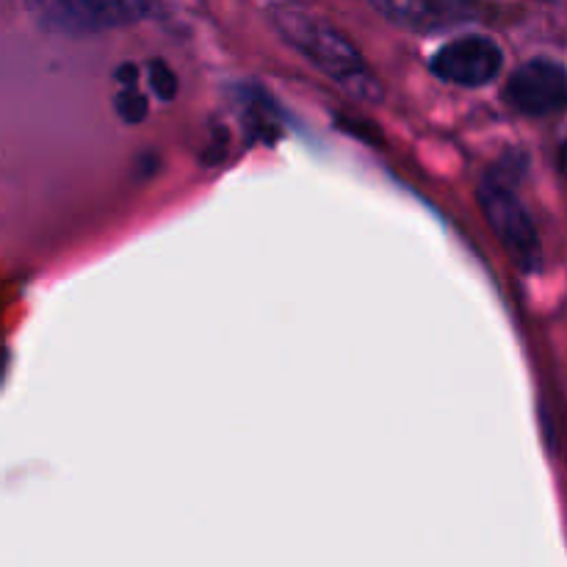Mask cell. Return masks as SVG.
Listing matches in <instances>:
<instances>
[{
  "mask_svg": "<svg viewBox=\"0 0 567 567\" xmlns=\"http://www.w3.org/2000/svg\"><path fill=\"white\" fill-rule=\"evenodd\" d=\"M271 22H275L282 42L291 44L313 70L330 78L341 92L360 100V103H382V97H385L382 81L371 70L369 61L363 59V53L354 48L352 39L338 31L332 22L313 14V11L299 9V6H277L271 11Z\"/></svg>",
  "mask_w": 567,
  "mask_h": 567,
  "instance_id": "obj_1",
  "label": "cell"
},
{
  "mask_svg": "<svg viewBox=\"0 0 567 567\" xmlns=\"http://www.w3.org/2000/svg\"><path fill=\"white\" fill-rule=\"evenodd\" d=\"M153 0H28V11L50 33L94 37L133 25L150 14Z\"/></svg>",
  "mask_w": 567,
  "mask_h": 567,
  "instance_id": "obj_2",
  "label": "cell"
},
{
  "mask_svg": "<svg viewBox=\"0 0 567 567\" xmlns=\"http://www.w3.org/2000/svg\"><path fill=\"white\" fill-rule=\"evenodd\" d=\"M480 205L485 210V219L491 230L496 233L498 244L507 249L515 266L524 271H537L543 266V247L537 227L532 221L529 210L518 199V194L502 181V177H487L480 186Z\"/></svg>",
  "mask_w": 567,
  "mask_h": 567,
  "instance_id": "obj_3",
  "label": "cell"
},
{
  "mask_svg": "<svg viewBox=\"0 0 567 567\" xmlns=\"http://www.w3.org/2000/svg\"><path fill=\"white\" fill-rule=\"evenodd\" d=\"M504 66V53L496 39L468 33L443 44L430 61L432 75L443 83L465 89H480L496 81Z\"/></svg>",
  "mask_w": 567,
  "mask_h": 567,
  "instance_id": "obj_4",
  "label": "cell"
},
{
  "mask_svg": "<svg viewBox=\"0 0 567 567\" xmlns=\"http://www.w3.org/2000/svg\"><path fill=\"white\" fill-rule=\"evenodd\" d=\"M504 97L518 114H554L567 103V70L554 59L526 61L509 75Z\"/></svg>",
  "mask_w": 567,
  "mask_h": 567,
  "instance_id": "obj_5",
  "label": "cell"
},
{
  "mask_svg": "<svg viewBox=\"0 0 567 567\" xmlns=\"http://www.w3.org/2000/svg\"><path fill=\"white\" fill-rule=\"evenodd\" d=\"M385 20L410 31H432L454 20L449 0H369Z\"/></svg>",
  "mask_w": 567,
  "mask_h": 567,
  "instance_id": "obj_6",
  "label": "cell"
},
{
  "mask_svg": "<svg viewBox=\"0 0 567 567\" xmlns=\"http://www.w3.org/2000/svg\"><path fill=\"white\" fill-rule=\"evenodd\" d=\"M147 83H150V89H153V94L161 100V103H172V100L177 97V89H181V83H177V72L172 70V66L166 64L164 59L150 61V64H147Z\"/></svg>",
  "mask_w": 567,
  "mask_h": 567,
  "instance_id": "obj_7",
  "label": "cell"
},
{
  "mask_svg": "<svg viewBox=\"0 0 567 567\" xmlns=\"http://www.w3.org/2000/svg\"><path fill=\"white\" fill-rule=\"evenodd\" d=\"M114 111L125 125H138L147 120V97L136 86H122L114 97Z\"/></svg>",
  "mask_w": 567,
  "mask_h": 567,
  "instance_id": "obj_8",
  "label": "cell"
},
{
  "mask_svg": "<svg viewBox=\"0 0 567 567\" xmlns=\"http://www.w3.org/2000/svg\"><path fill=\"white\" fill-rule=\"evenodd\" d=\"M559 164H563L565 175H567V142L563 144V153H559Z\"/></svg>",
  "mask_w": 567,
  "mask_h": 567,
  "instance_id": "obj_9",
  "label": "cell"
}]
</instances>
